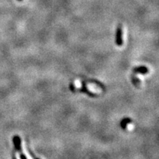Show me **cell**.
<instances>
[{
	"instance_id": "cell-1",
	"label": "cell",
	"mask_w": 159,
	"mask_h": 159,
	"mask_svg": "<svg viewBox=\"0 0 159 159\" xmlns=\"http://www.w3.org/2000/svg\"><path fill=\"white\" fill-rule=\"evenodd\" d=\"M13 142L14 144V147L16 150L19 153V156L21 159H27L25 153L22 152V149H21V138L19 136H15L13 138Z\"/></svg>"
},
{
	"instance_id": "cell-2",
	"label": "cell",
	"mask_w": 159,
	"mask_h": 159,
	"mask_svg": "<svg viewBox=\"0 0 159 159\" xmlns=\"http://www.w3.org/2000/svg\"><path fill=\"white\" fill-rule=\"evenodd\" d=\"M116 44L119 47H121L123 44V39H122V27L119 26L117 27L116 33Z\"/></svg>"
},
{
	"instance_id": "cell-3",
	"label": "cell",
	"mask_w": 159,
	"mask_h": 159,
	"mask_svg": "<svg viewBox=\"0 0 159 159\" xmlns=\"http://www.w3.org/2000/svg\"><path fill=\"white\" fill-rule=\"evenodd\" d=\"M81 91V92H83V93H85V94H87L89 95V96H90L91 97H94L97 96V94H94V93L91 92V91L86 88L85 83H83V87H82V88H80V89H74V90H73V91Z\"/></svg>"
},
{
	"instance_id": "cell-4",
	"label": "cell",
	"mask_w": 159,
	"mask_h": 159,
	"mask_svg": "<svg viewBox=\"0 0 159 159\" xmlns=\"http://www.w3.org/2000/svg\"><path fill=\"white\" fill-rule=\"evenodd\" d=\"M149 72V69L148 68H147L146 66H139V67H136L134 69V73H139V74H142V75H145L147 73Z\"/></svg>"
},
{
	"instance_id": "cell-5",
	"label": "cell",
	"mask_w": 159,
	"mask_h": 159,
	"mask_svg": "<svg viewBox=\"0 0 159 159\" xmlns=\"http://www.w3.org/2000/svg\"><path fill=\"white\" fill-rule=\"evenodd\" d=\"M131 122H132V120H131L130 118L123 119L122 120V122H121V127H122V129L125 130L127 128V125H128V124H129V123H131Z\"/></svg>"
},
{
	"instance_id": "cell-6",
	"label": "cell",
	"mask_w": 159,
	"mask_h": 159,
	"mask_svg": "<svg viewBox=\"0 0 159 159\" xmlns=\"http://www.w3.org/2000/svg\"><path fill=\"white\" fill-rule=\"evenodd\" d=\"M131 80H132L133 84H134L136 87H139V86H140V84H141L140 80H139V78H137L136 77H135L134 75H133L132 76H131Z\"/></svg>"
},
{
	"instance_id": "cell-7",
	"label": "cell",
	"mask_w": 159,
	"mask_h": 159,
	"mask_svg": "<svg viewBox=\"0 0 159 159\" xmlns=\"http://www.w3.org/2000/svg\"><path fill=\"white\" fill-rule=\"evenodd\" d=\"M31 155H32V156L33 157V158H34V159H40V158H37V157H35L34 156H33V154H31Z\"/></svg>"
},
{
	"instance_id": "cell-8",
	"label": "cell",
	"mask_w": 159,
	"mask_h": 159,
	"mask_svg": "<svg viewBox=\"0 0 159 159\" xmlns=\"http://www.w3.org/2000/svg\"><path fill=\"white\" fill-rule=\"evenodd\" d=\"M12 159H16V156H14V155H13V158Z\"/></svg>"
},
{
	"instance_id": "cell-9",
	"label": "cell",
	"mask_w": 159,
	"mask_h": 159,
	"mask_svg": "<svg viewBox=\"0 0 159 159\" xmlns=\"http://www.w3.org/2000/svg\"><path fill=\"white\" fill-rule=\"evenodd\" d=\"M18 1H20V2H21V1H22V0H18Z\"/></svg>"
}]
</instances>
